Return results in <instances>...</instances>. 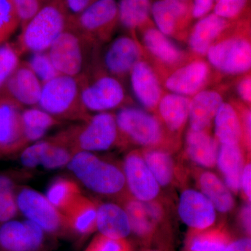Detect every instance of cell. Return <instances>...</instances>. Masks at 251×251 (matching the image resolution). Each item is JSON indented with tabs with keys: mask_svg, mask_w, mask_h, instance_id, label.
I'll return each mask as SVG.
<instances>
[{
	"mask_svg": "<svg viewBox=\"0 0 251 251\" xmlns=\"http://www.w3.org/2000/svg\"><path fill=\"white\" fill-rule=\"evenodd\" d=\"M227 21L215 14L204 16L196 23L189 38L191 50L198 54H206L216 38L226 29Z\"/></svg>",
	"mask_w": 251,
	"mask_h": 251,
	"instance_id": "d4e9b609",
	"label": "cell"
},
{
	"mask_svg": "<svg viewBox=\"0 0 251 251\" xmlns=\"http://www.w3.org/2000/svg\"><path fill=\"white\" fill-rule=\"evenodd\" d=\"M244 130H245L246 136L248 141H251V112L247 111L244 115Z\"/></svg>",
	"mask_w": 251,
	"mask_h": 251,
	"instance_id": "816d5d0a",
	"label": "cell"
},
{
	"mask_svg": "<svg viewBox=\"0 0 251 251\" xmlns=\"http://www.w3.org/2000/svg\"><path fill=\"white\" fill-rule=\"evenodd\" d=\"M181 1H182V0H181Z\"/></svg>",
	"mask_w": 251,
	"mask_h": 251,
	"instance_id": "11a10c76",
	"label": "cell"
},
{
	"mask_svg": "<svg viewBox=\"0 0 251 251\" xmlns=\"http://www.w3.org/2000/svg\"><path fill=\"white\" fill-rule=\"evenodd\" d=\"M37 107L61 122H82L90 117L81 101L78 78L62 74L43 85Z\"/></svg>",
	"mask_w": 251,
	"mask_h": 251,
	"instance_id": "277c9868",
	"label": "cell"
},
{
	"mask_svg": "<svg viewBox=\"0 0 251 251\" xmlns=\"http://www.w3.org/2000/svg\"><path fill=\"white\" fill-rule=\"evenodd\" d=\"M200 187L203 195L214 205L216 210L227 213L232 210L234 200L228 187L211 172H204L199 180Z\"/></svg>",
	"mask_w": 251,
	"mask_h": 251,
	"instance_id": "f1b7e54d",
	"label": "cell"
},
{
	"mask_svg": "<svg viewBox=\"0 0 251 251\" xmlns=\"http://www.w3.org/2000/svg\"><path fill=\"white\" fill-rule=\"evenodd\" d=\"M18 211L53 239H73L67 218L45 196L26 186L16 188Z\"/></svg>",
	"mask_w": 251,
	"mask_h": 251,
	"instance_id": "5b68a950",
	"label": "cell"
},
{
	"mask_svg": "<svg viewBox=\"0 0 251 251\" xmlns=\"http://www.w3.org/2000/svg\"><path fill=\"white\" fill-rule=\"evenodd\" d=\"M178 213L181 219L193 231L210 228L216 219L212 203L199 191L186 189L179 198Z\"/></svg>",
	"mask_w": 251,
	"mask_h": 251,
	"instance_id": "5bb4252c",
	"label": "cell"
},
{
	"mask_svg": "<svg viewBox=\"0 0 251 251\" xmlns=\"http://www.w3.org/2000/svg\"><path fill=\"white\" fill-rule=\"evenodd\" d=\"M23 107L0 90V158L12 156L27 146L23 135Z\"/></svg>",
	"mask_w": 251,
	"mask_h": 251,
	"instance_id": "8fae6325",
	"label": "cell"
},
{
	"mask_svg": "<svg viewBox=\"0 0 251 251\" xmlns=\"http://www.w3.org/2000/svg\"><path fill=\"white\" fill-rule=\"evenodd\" d=\"M209 63L227 74H244L251 67V46L249 41L232 38L211 46L206 52Z\"/></svg>",
	"mask_w": 251,
	"mask_h": 251,
	"instance_id": "7c38bea8",
	"label": "cell"
},
{
	"mask_svg": "<svg viewBox=\"0 0 251 251\" xmlns=\"http://www.w3.org/2000/svg\"><path fill=\"white\" fill-rule=\"evenodd\" d=\"M191 99L188 97L174 93L167 94L158 103L160 115L171 131L181 129L189 115Z\"/></svg>",
	"mask_w": 251,
	"mask_h": 251,
	"instance_id": "4316f807",
	"label": "cell"
},
{
	"mask_svg": "<svg viewBox=\"0 0 251 251\" xmlns=\"http://www.w3.org/2000/svg\"><path fill=\"white\" fill-rule=\"evenodd\" d=\"M130 85L137 100L145 108L152 109L159 103L161 86L147 63L138 62L130 71Z\"/></svg>",
	"mask_w": 251,
	"mask_h": 251,
	"instance_id": "d6986e66",
	"label": "cell"
},
{
	"mask_svg": "<svg viewBox=\"0 0 251 251\" xmlns=\"http://www.w3.org/2000/svg\"><path fill=\"white\" fill-rule=\"evenodd\" d=\"M97 230L111 239H126L131 233V228L123 206L114 202L97 204Z\"/></svg>",
	"mask_w": 251,
	"mask_h": 251,
	"instance_id": "44dd1931",
	"label": "cell"
},
{
	"mask_svg": "<svg viewBox=\"0 0 251 251\" xmlns=\"http://www.w3.org/2000/svg\"><path fill=\"white\" fill-rule=\"evenodd\" d=\"M89 44L91 43L67 26L47 52L59 74L77 78L85 73Z\"/></svg>",
	"mask_w": 251,
	"mask_h": 251,
	"instance_id": "8992f818",
	"label": "cell"
},
{
	"mask_svg": "<svg viewBox=\"0 0 251 251\" xmlns=\"http://www.w3.org/2000/svg\"><path fill=\"white\" fill-rule=\"evenodd\" d=\"M123 208L129 219L131 232L144 239L152 237L161 218L159 206L134 199L126 200Z\"/></svg>",
	"mask_w": 251,
	"mask_h": 251,
	"instance_id": "ac0fdd59",
	"label": "cell"
},
{
	"mask_svg": "<svg viewBox=\"0 0 251 251\" xmlns=\"http://www.w3.org/2000/svg\"><path fill=\"white\" fill-rule=\"evenodd\" d=\"M21 119L27 145L42 140L50 129L62 122L37 106L23 109Z\"/></svg>",
	"mask_w": 251,
	"mask_h": 251,
	"instance_id": "484cf974",
	"label": "cell"
},
{
	"mask_svg": "<svg viewBox=\"0 0 251 251\" xmlns=\"http://www.w3.org/2000/svg\"><path fill=\"white\" fill-rule=\"evenodd\" d=\"M216 1H218V0H216Z\"/></svg>",
	"mask_w": 251,
	"mask_h": 251,
	"instance_id": "db71d44e",
	"label": "cell"
},
{
	"mask_svg": "<svg viewBox=\"0 0 251 251\" xmlns=\"http://www.w3.org/2000/svg\"><path fill=\"white\" fill-rule=\"evenodd\" d=\"M80 82V98L87 112H108L120 106L125 99V92L120 81L112 76L102 75L94 80L83 76Z\"/></svg>",
	"mask_w": 251,
	"mask_h": 251,
	"instance_id": "30bf717a",
	"label": "cell"
},
{
	"mask_svg": "<svg viewBox=\"0 0 251 251\" xmlns=\"http://www.w3.org/2000/svg\"><path fill=\"white\" fill-rule=\"evenodd\" d=\"M225 251H251V238L244 237L231 241Z\"/></svg>",
	"mask_w": 251,
	"mask_h": 251,
	"instance_id": "c3c4849f",
	"label": "cell"
},
{
	"mask_svg": "<svg viewBox=\"0 0 251 251\" xmlns=\"http://www.w3.org/2000/svg\"><path fill=\"white\" fill-rule=\"evenodd\" d=\"M25 62L43 85L59 75L47 52L31 53Z\"/></svg>",
	"mask_w": 251,
	"mask_h": 251,
	"instance_id": "ab89813d",
	"label": "cell"
},
{
	"mask_svg": "<svg viewBox=\"0 0 251 251\" xmlns=\"http://www.w3.org/2000/svg\"><path fill=\"white\" fill-rule=\"evenodd\" d=\"M248 1L249 0H218L214 14L224 19L234 18L242 11Z\"/></svg>",
	"mask_w": 251,
	"mask_h": 251,
	"instance_id": "ee69618b",
	"label": "cell"
},
{
	"mask_svg": "<svg viewBox=\"0 0 251 251\" xmlns=\"http://www.w3.org/2000/svg\"><path fill=\"white\" fill-rule=\"evenodd\" d=\"M115 120L119 133L145 147L159 144L163 136L162 128L156 117L134 107H125L117 112Z\"/></svg>",
	"mask_w": 251,
	"mask_h": 251,
	"instance_id": "9c48e42d",
	"label": "cell"
},
{
	"mask_svg": "<svg viewBox=\"0 0 251 251\" xmlns=\"http://www.w3.org/2000/svg\"><path fill=\"white\" fill-rule=\"evenodd\" d=\"M214 0H194L192 14L196 18H203L210 11Z\"/></svg>",
	"mask_w": 251,
	"mask_h": 251,
	"instance_id": "bcb514c9",
	"label": "cell"
},
{
	"mask_svg": "<svg viewBox=\"0 0 251 251\" xmlns=\"http://www.w3.org/2000/svg\"><path fill=\"white\" fill-rule=\"evenodd\" d=\"M46 145V140H41L23 149L20 152V160L22 166L28 169H34L40 166Z\"/></svg>",
	"mask_w": 251,
	"mask_h": 251,
	"instance_id": "b9f144b4",
	"label": "cell"
},
{
	"mask_svg": "<svg viewBox=\"0 0 251 251\" xmlns=\"http://www.w3.org/2000/svg\"><path fill=\"white\" fill-rule=\"evenodd\" d=\"M216 138L222 145H239L242 137L240 119L233 106L223 103L214 117Z\"/></svg>",
	"mask_w": 251,
	"mask_h": 251,
	"instance_id": "83f0119b",
	"label": "cell"
},
{
	"mask_svg": "<svg viewBox=\"0 0 251 251\" xmlns=\"http://www.w3.org/2000/svg\"><path fill=\"white\" fill-rule=\"evenodd\" d=\"M237 92L239 97L244 101L251 102V77H246L242 79L237 85Z\"/></svg>",
	"mask_w": 251,
	"mask_h": 251,
	"instance_id": "681fc988",
	"label": "cell"
},
{
	"mask_svg": "<svg viewBox=\"0 0 251 251\" xmlns=\"http://www.w3.org/2000/svg\"><path fill=\"white\" fill-rule=\"evenodd\" d=\"M241 219L244 230L247 234H251V205H248L243 207L241 212Z\"/></svg>",
	"mask_w": 251,
	"mask_h": 251,
	"instance_id": "f907efd6",
	"label": "cell"
},
{
	"mask_svg": "<svg viewBox=\"0 0 251 251\" xmlns=\"http://www.w3.org/2000/svg\"><path fill=\"white\" fill-rule=\"evenodd\" d=\"M231 241L229 234L221 228L193 231L187 251H225Z\"/></svg>",
	"mask_w": 251,
	"mask_h": 251,
	"instance_id": "d6a6232c",
	"label": "cell"
},
{
	"mask_svg": "<svg viewBox=\"0 0 251 251\" xmlns=\"http://www.w3.org/2000/svg\"><path fill=\"white\" fill-rule=\"evenodd\" d=\"M117 21L116 0H97L80 14L68 18L67 26L92 44L97 37L107 36Z\"/></svg>",
	"mask_w": 251,
	"mask_h": 251,
	"instance_id": "ba28073f",
	"label": "cell"
},
{
	"mask_svg": "<svg viewBox=\"0 0 251 251\" xmlns=\"http://www.w3.org/2000/svg\"><path fill=\"white\" fill-rule=\"evenodd\" d=\"M150 0H120L118 19L124 27L135 29L148 19L151 11Z\"/></svg>",
	"mask_w": 251,
	"mask_h": 251,
	"instance_id": "836d02e7",
	"label": "cell"
},
{
	"mask_svg": "<svg viewBox=\"0 0 251 251\" xmlns=\"http://www.w3.org/2000/svg\"><path fill=\"white\" fill-rule=\"evenodd\" d=\"M216 164L225 178L226 186L232 192L241 190V176L244 169V158L239 145H222L218 153Z\"/></svg>",
	"mask_w": 251,
	"mask_h": 251,
	"instance_id": "cb8c5ba5",
	"label": "cell"
},
{
	"mask_svg": "<svg viewBox=\"0 0 251 251\" xmlns=\"http://www.w3.org/2000/svg\"><path fill=\"white\" fill-rule=\"evenodd\" d=\"M147 251H157V250H149Z\"/></svg>",
	"mask_w": 251,
	"mask_h": 251,
	"instance_id": "f5cc1de1",
	"label": "cell"
},
{
	"mask_svg": "<svg viewBox=\"0 0 251 251\" xmlns=\"http://www.w3.org/2000/svg\"><path fill=\"white\" fill-rule=\"evenodd\" d=\"M68 17L57 0L47 3L22 28L16 49L19 54L47 52L67 27Z\"/></svg>",
	"mask_w": 251,
	"mask_h": 251,
	"instance_id": "3957f363",
	"label": "cell"
},
{
	"mask_svg": "<svg viewBox=\"0 0 251 251\" xmlns=\"http://www.w3.org/2000/svg\"><path fill=\"white\" fill-rule=\"evenodd\" d=\"M97 204L81 194L64 211L74 239L80 242L97 231Z\"/></svg>",
	"mask_w": 251,
	"mask_h": 251,
	"instance_id": "2e32d148",
	"label": "cell"
},
{
	"mask_svg": "<svg viewBox=\"0 0 251 251\" xmlns=\"http://www.w3.org/2000/svg\"><path fill=\"white\" fill-rule=\"evenodd\" d=\"M21 26V21L13 0H0V46Z\"/></svg>",
	"mask_w": 251,
	"mask_h": 251,
	"instance_id": "74e56055",
	"label": "cell"
},
{
	"mask_svg": "<svg viewBox=\"0 0 251 251\" xmlns=\"http://www.w3.org/2000/svg\"><path fill=\"white\" fill-rule=\"evenodd\" d=\"M209 67L202 61H196L179 68L172 74L166 82V86L172 93L179 95H195L207 78Z\"/></svg>",
	"mask_w": 251,
	"mask_h": 251,
	"instance_id": "ffe728a7",
	"label": "cell"
},
{
	"mask_svg": "<svg viewBox=\"0 0 251 251\" xmlns=\"http://www.w3.org/2000/svg\"><path fill=\"white\" fill-rule=\"evenodd\" d=\"M82 194L80 186L72 179L58 177L53 180L46 191L48 201L62 214Z\"/></svg>",
	"mask_w": 251,
	"mask_h": 251,
	"instance_id": "1f68e13d",
	"label": "cell"
},
{
	"mask_svg": "<svg viewBox=\"0 0 251 251\" xmlns=\"http://www.w3.org/2000/svg\"><path fill=\"white\" fill-rule=\"evenodd\" d=\"M149 169L160 186L171 184L174 175V163L171 155L161 150H149L143 155Z\"/></svg>",
	"mask_w": 251,
	"mask_h": 251,
	"instance_id": "e575fe53",
	"label": "cell"
},
{
	"mask_svg": "<svg viewBox=\"0 0 251 251\" xmlns=\"http://www.w3.org/2000/svg\"><path fill=\"white\" fill-rule=\"evenodd\" d=\"M68 18H74L83 12L97 0H57Z\"/></svg>",
	"mask_w": 251,
	"mask_h": 251,
	"instance_id": "f6af8a7d",
	"label": "cell"
},
{
	"mask_svg": "<svg viewBox=\"0 0 251 251\" xmlns=\"http://www.w3.org/2000/svg\"><path fill=\"white\" fill-rule=\"evenodd\" d=\"M251 163H247L243 169L241 176V189L244 191L247 199L249 202L251 198Z\"/></svg>",
	"mask_w": 251,
	"mask_h": 251,
	"instance_id": "7dc6e473",
	"label": "cell"
},
{
	"mask_svg": "<svg viewBox=\"0 0 251 251\" xmlns=\"http://www.w3.org/2000/svg\"><path fill=\"white\" fill-rule=\"evenodd\" d=\"M79 122L55 135L74 153L106 151L119 139L115 116L110 112H99L88 120Z\"/></svg>",
	"mask_w": 251,
	"mask_h": 251,
	"instance_id": "7a4b0ae2",
	"label": "cell"
},
{
	"mask_svg": "<svg viewBox=\"0 0 251 251\" xmlns=\"http://www.w3.org/2000/svg\"><path fill=\"white\" fill-rule=\"evenodd\" d=\"M84 251H132V247L126 239H111L98 234Z\"/></svg>",
	"mask_w": 251,
	"mask_h": 251,
	"instance_id": "60d3db41",
	"label": "cell"
},
{
	"mask_svg": "<svg viewBox=\"0 0 251 251\" xmlns=\"http://www.w3.org/2000/svg\"><path fill=\"white\" fill-rule=\"evenodd\" d=\"M20 56L14 44L6 42L0 46V90L21 64Z\"/></svg>",
	"mask_w": 251,
	"mask_h": 251,
	"instance_id": "f35d334b",
	"label": "cell"
},
{
	"mask_svg": "<svg viewBox=\"0 0 251 251\" xmlns=\"http://www.w3.org/2000/svg\"><path fill=\"white\" fill-rule=\"evenodd\" d=\"M16 188L17 186L11 176L0 174V224L16 219L19 213Z\"/></svg>",
	"mask_w": 251,
	"mask_h": 251,
	"instance_id": "8d00e7d4",
	"label": "cell"
},
{
	"mask_svg": "<svg viewBox=\"0 0 251 251\" xmlns=\"http://www.w3.org/2000/svg\"><path fill=\"white\" fill-rule=\"evenodd\" d=\"M23 28L49 0H13Z\"/></svg>",
	"mask_w": 251,
	"mask_h": 251,
	"instance_id": "7bdbcfd3",
	"label": "cell"
},
{
	"mask_svg": "<svg viewBox=\"0 0 251 251\" xmlns=\"http://www.w3.org/2000/svg\"><path fill=\"white\" fill-rule=\"evenodd\" d=\"M186 4L181 0H158L151 6L157 29L166 36L174 33L178 20L186 14Z\"/></svg>",
	"mask_w": 251,
	"mask_h": 251,
	"instance_id": "f546056e",
	"label": "cell"
},
{
	"mask_svg": "<svg viewBox=\"0 0 251 251\" xmlns=\"http://www.w3.org/2000/svg\"><path fill=\"white\" fill-rule=\"evenodd\" d=\"M223 103L222 97L215 91L204 90L195 94L190 103L188 115L191 129L205 130Z\"/></svg>",
	"mask_w": 251,
	"mask_h": 251,
	"instance_id": "7402d4cb",
	"label": "cell"
},
{
	"mask_svg": "<svg viewBox=\"0 0 251 251\" xmlns=\"http://www.w3.org/2000/svg\"><path fill=\"white\" fill-rule=\"evenodd\" d=\"M67 168L80 184L99 196L117 197L126 188L123 170L93 152H75Z\"/></svg>",
	"mask_w": 251,
	"mask_h": 251,
	"instance_id": "6da1fadb",
	"label": "cell"
},
{
	"mask_svg": "<svg viewBox=\"0 0 251 251\" xmlns=\"http://www.w3.org/2000/svg\"><path fill=\"white\" fill-rule=\"evenodd\" d=\"M139 46L132 38L120 36L109 46L104 56V64L107 70L115 75L130 72L140 62Z\"/></svg>",
	"mask_w": 251,
	"mask_h": 251,
	"instance_id": "e0dca14e",
	"label": "cell"
},
{
	"mask_svg": "<svg viewBox=\"0 0 251 251\" xmlns=\"http://www.w3.org/2000/svg\"><path fill=\"white\" fill-rule=\"evenodd\" d=\"M123 172L126 187L137 201L151 202L159 194L161 186L139 153L133 151L126 155Z\"/></svg>",
	"mask_w": 251,
	"mask_h": 251,
	"instance_id": "4fadbf2b",
	"label": "cell"
},
{
	"mask_svg": "<svg viewBox=\"0 0 251 251\" xmlns=\"http://www.w3.org/2000/svg\"><path fill=\"white\" fill-rule=\"evenodd\" d=\"M42 87V82L27 63L21 62L1 90L23 107H36L40 99Z\"/></svg>",
	"mask_w": 251,
	"mask_h": 251,
	"instance_id": "9a60e30c",
	"label": "cell"
},
{
	"mask_svg": "<svg viewBox=\"0 0 251 251\" xmlns=\"http://www.w3.org/2000/svg\"><path fill=\"white\" fill-rule=\"evenodd\" d=\"M54 240L27 219L0 224V251H49Z\"/></svg>",
	"mask_w": 251,
	"mask_h": 251,
	"instance_id": "52a82bcc",
	"label": "cell"
},
{
	"mask_svg": "<svg viewBox=\"0 0 251 251\" xmlns=\"http://www.w3.org/2000/svg\"><path fill=\"white\" fill-rule=\"evenodd\" d=\"M74 154L72 150L67 145L54 135L46 139L41 166L47 170L59 169L67 167Z\"/></svg>",
	"mask_w": 251,
	"mask_h": 251,
	"instance_id": "d590c367",
	"label": "cell"
},
{
	"mask_svg": "<svg viewBox=\"0 0 251 251\" xmlns=\"http://www.w3.org/2000/svg\"><path fill=\"white\" fill-rule=\"evenodd\" d=\"M186 152L191 160L204 168H214L217 162V140L205 130H188L186 138Z\"/></svg>",
	"mask_w": 251,
	"mask_h": 251,
	"instance_id": "603a6c76",
	"label": "cell"
},
{
	"mask_svg": "<svg viewBox=\"0 0 251 251\" xmlns=\"http://www.w3.org/2000/svg\"><path fill=\"white\" fill-rule=\"evenodd\" d=\"M143 42L154 57L166 64H175L182 57L179 47L158 29L150 28L145 31Z\"/></svg>",
	"mask_w": 251,
	"mask_h": 251,
	"instance_id": "4dcf8cb0",
	"label": "cell"
}]
</instances>
